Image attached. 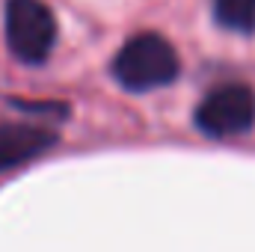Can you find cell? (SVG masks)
I'll use <instances>...</instances> for the list:
<instances>
[{"label":"cell","instance_id":"6da1fadb","mask_svg":"<svg viewBox=\"0 0 255 252\" xmlns=\"http://www.w3.org/2000/svg\"><path fill=\"white\" fill-rule=\"evenodd\" d=\"M178 54L157 33H139L113 57V77L133 92L166 86L178 77Z\"/></svg>","mask_w":255,"mask_h":252},{"label":"cell","instance_id":"7a4b0ae2","mask_svg":"<svg viewBox=\"0 0 255 252\" xmlns=\"http://www.w3.org/2000/svg\"><path fill=\"white\" fill-rule=\"evenodd\" d=\"M57 42V21L42 0L6 3V45L21 63H45Z\"/></svg>","mask_w":255,"mask_h":252},{"label":"cell","instance_id":"3957f363","mask_svg":"<svg viewBox=\"0 0 255 252\" xmlns=\"http://www.w3.org/2000/svg\"><path fill=\"white\" fill-rule=\"evenodd\" d=\"M196 125L214 139L241 136L255 125V92L244 83H229L202 98L196 107Z\"/></svg>","mask_w":255,"mask_h":252},{"label":"cell","instance_id":"277c9868","mask_svg":"<svg viewBox=\"0 0 255 252\" xmlns=\"http://www.w3.org/2000/svg\"><path fill=\"white\" fill-rule=\"evenodd\" d=\"M54 145V133L33 125H0V172L21 166Z\"/></svg>","mask_w":255,"mask_h":252},{"label":"cell","instance_id":"5b68a950","mask_svg":"<svg viewBox=\"0 0 255 252\" xmlns=\"http://www.w3.org/2000/svg\"><path fill=\"white\" fill-rule=\"evenodd\" d=\"M214 15L226 30L235 33L255 30V0H214Z\"/></svg>","mask_w":255,"mask_h":252}]
</instances>
